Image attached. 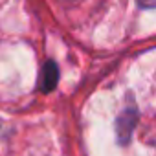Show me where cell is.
<instances>
[{
    "label": "cell",
    "mask_w": 156,
    "mask_h": 156,
    "mask_svg": "<svg viewBox=\"0 0 156 156\" xmlns=\"http://www.w3.org/2000/svg\"><path fill=\"white\" fill-rule=\"evenodd\" d=\"M41 88L42 92H50L55 83H57V66L55 62H46V66L42 68V75H41Z\"/></svg>",
    "instance_id": "cell-2"
},
{
    "label": "cell",
    "mask_w": 156,
    "mask_h": 156,
    "mask_svg": "<svg viewBox=\"0 0 156 156\" xmlns=\"http://www.w3.org/2000/svg\"><path fill=\"white\" fill-rule=\"evenodd\" d=\"M141 8H156V0H136Z\"/></svg>",
    "instance_id": "cell-3"
},
{
    "label": "cell",
    "mask_w": 156,
    "mask_h": 156,
    "mask_svg": "<svg viewBox=\"0 0 156 156\" xmlns=\"http://www.w3.org/2000/svg\"><path fill=\"white\" fill-rule=\"evenodd\" d=\"M134 119H136V108L134 107L125 108L121 118L118 119V136H119V140L123 143L129 141V136H130L132 127H134Z\"/></svg>",
    "instance_id": "cell-1"
}]
</instances>
